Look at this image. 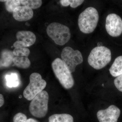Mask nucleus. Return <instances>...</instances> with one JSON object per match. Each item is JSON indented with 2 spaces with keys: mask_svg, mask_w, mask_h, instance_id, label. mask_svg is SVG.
I'll list each match as a JSON object with an SVG mask.
<instances>
[{
  "mask_svg": "<svg viewBox=\"0 0 122 122\" xmlns=\"http://www.w3.org/2000/svg\"><path fill=\"white\" fill-rule=\"evenodd\" d=\"M120 114V109L112 105L105 110L99 111L97 116L99 122H117Z\"/></svg>",
  "mask_w": 122,
  "mask_h": 122,
  "instance_id": "1a4fd4ad",
  "label": "nucleus"
},
{
  "mask_svg": "<svg viewBox=\"0 0 122 122\" xmlns=\"http://www.w3.org/2000/svg\"><path fill=\"white\" fill-rule=\"evenodd\" d=\"M16 37L17 41L14 43L15 48H26L33 45L36 39V35L30 31L20 30L17 33Z\"/></svg>",
  "mask_w": 122,
  "mask_h": 122,
  "instance_id": "9d476101",
  "label": "nucleus"
},
{
  "mask_svg": "<svg viewBox=\"0 0 122 122\" xmlns=\"http://www.w3.org/2000/svg\"><path fill=\"white\" fill-rule=\"evenodd\" d=\"M13 63L16 66L22 69H27L30 65V62L28 57L15 56Z\"/></svg>",
  "mask_w": 122,
  "mask_h": 122,
  "instance_id": "2eb2a0df",
  "label": "nucleus"
},
{
  "mask_svg": "<svg viewBox=\"0 0 122 122\" xmlns=\"http://www.w3.org/2000/svg\"><path fill=\"white\" fill-rule=\"evenodd\" d=\"M27 122H38L37 120H36V119H34L32 118H29L27 120Z\"/></svg>",
  "mask_w": 122,
  "mask_h": 122,
  "instance_id": "b1692460",
  "label": "nucleus"
},
{
  "mask_svg": "<svg viewBox=\"0 0 122 122\" xmlns=\"http://www.w3.org/2000/svg\"><path fill=\"white\" fill-rule=\"evenodd\" d=\"M52 66L55 76L63 87L69 89L73 87L74 81L72 73L61 59L56 58L52 62Z\"/></svg>",
  "mask_w": 122,
  "mask_h": 122,
  "instance_id": "7ed1b4c3",
  "label": "nucleus"
},
{
  "mask_svg": "<svg viewBox=\"0 0 122 122\" xmlns=\"http://www.w3.org/2000/svg\"><path fill=\"white\" fill-rule=\"evenodd\" d=\"M21 4L24 6L29 7L32 9H37L40 8L42 4L41 0H22Z\"/></svg>",
  "mask_w": 122,
  "mask_h": 122,
  "instance_id": "a211bd4d",
  "label": "nucleus"
},
{
  "mask_svg": "<svg viewBox=\"0 0 122 122\" xmlns=\"http://www.w3.org/2000/svg\"><path fill=\"white\" fill-rule=\"evenodd\" d=\"M32 9L22 5L17 7L13 12V16L15 20L19 21H25L30 20L33 16Z\"/></svg>",
  "mask_w": 122,
  "mask_h": 122,
  "instance_id": "9b49d317",
  "label": "nucleus"
},
{
  "mask_svg": "<svg viewBox=\"0 0 122 122\" xmlns=\"http://www.w3.org/2000/svg\"><path fill=\"white\" fill-rule=\"evenodd\" d=\"M114 83L117 89L122 92V74L118 76L115 79Z\"/></svg>",
  "mask_w": 122,
  "mask_h": 122,
  "instance_id": "4be33fe9",
  "label": "nucleus"
},
{
  "mask_svg": "<svg viewBox=\"0 0 122 122\" xmlns=\"http://www.w3.org/2000/svg\"><path fill=\"white\" fill-rule=\"evenodd\" d=\"M111 50L105 46H97L91 50L88 56L89 65L94 69L100 70L104 68L111 61Z\"/></svg>",
  "mask_w": 122,
  "mask_h": 122,
  "instance_id": "f03ea898",
  "label": "nucleus"
},
{
  "mask_svg": "<svg viewBox=\"0 0 122 122\" xmlns=\"http://www.w3.org/2000/svg\"><path fill=\"white\" fill-rule=\"evenodd\" d=\"M4 103V96L1 94H0V107H1Z\"/></svg>",
  "mask_w": 122,
  "mask_h": 122,
  "instance_id": "5701e85b",
  "label": "nucleus"
},
{
  "mask_svg": "<svg viewBox=\"0 0 122 122\" xmlns=\"http://www.w3.org/2000/svg\"><path fill=\"white\" fill-rule=\"evenodd\" d=\"M30 82L23 92L24 97L32 100L38 94L43 91L46 86V82L37 73H32L30 76Z\"/></svg>",
  "mask_w": 122,
  "mask_h": 122,
  "instance_id": "423d86ee",
  "label": "nucleus"
},
{
  "mask_svg": "<svg viewBox=\"0 0 122 122\" xmlns=\"http://www.w3.org/2000/svg\"><path fill=\"white\" fill-rule=\"evenodd\" d=\"M1 2H5V8L6 10L9 12H13L14 10L17 7L20 6L21 3V0H0Z\"/></svg>",
  "mask_w": 122,
  "mask_h": 122,
  "instance_id": "dca6fc26",
  "label": "nucleus"
},
{
  "mask_svg": "<svg viewBox=\"0 0 122 122\" xmlns=\"http://www.w3.org/2000/svg\"><path fill=\"white\" fill-rule=\"evenodd\" d=\"M15 56L28 57L30 52L28 48H16L13 51Z\"/></svg>",
  "mask_w": 122,
  "mask_h": 122,
  "instance_id": "aec40b11",
  "label": "nucleus"
},
{
  "mask_svg": "<svg viewBox=\"0 0 122 122\" xmlns=\"http://www.w3.org/2000/svg\"><path fill=\"white\" fill-rule=\"evenodd\" d=\"M99 19L97 10L94 7H88L79 16L78 23L79 29L85 34L93 32L97 27Z\"/></svg>",
  "mask_w": 122,
  "mask_h": 122,
  "instance_id": "f257e3e1",
  "label": "nucleus"
},
{
  "mask_svg": "<svg viewBox=\"0 0 122 122\" xmlns=\"http://www.w3.org/2000/svg\"><path fill=\"white\" fill-rule=\"evenodd\" d=\"M46 32L55 43L63 46L69 41L71 34L68 26L58 22H52L47 26Z\"/></svg>",
  "mask_w": 122,
  "mask_h": 122,
  "instance_id": "20e7f679",
  "label": "nucleus"
},
{
  "mask_svg": "<svg viewBox=\"0 0 122 122\" xmlns=\"http://www.w3.org/2000/svg\"><path fill=\"white\" fill-rule=\"evenodd\" d=\"M27 117L22 113L16 114L13 118V122H27Z\"/></svg>",
  "mask_w": 122,
  "mask_h": 122,
  "instance_id": "412c9836",
  "label": "nucleus"
},
{
  "mask_svg": "<svg viewBox=\"0 0 122 122\" xmlns=\"http://www.w3.org/2000/svg\"><path fill=\"white\" fill-rule=\"evenodd\" d=\"M49 96L48 92L43 91L31 100L29 110L30 114L36 117L45 116L48 111Z\"/></svg>",
  "mask_w": 122,
  "mask_h": 122,
  "instance_id": "39448f33",
  "label": "nucleus"
},
{
  "mask_svg": "<svg viewBox=\"0 0 122 122\" xmlns=\"http://www.w3.org/2000/svg\"><path fill=\"white\" fill-rule=\"evenodd\" d=\"M83 0H61V5L64 7H67L69 5L73 8H75L81 5L84 2Z\"/></svg>",
  "mask_w": 122,
  "mask_h": 122,
  "instance_id": "6ab92c4d",
  "label": "nucleus"
},
{
  "mask_svg": "<svg viewBox=\"0 0 122 122\" xmlns=\"http://www.w3.org/2000/svg\"><path fill=\"white\" fill-rule=\"evenodd\" d=\"M110 73L114 77L122 74V56L117 57L109 69Z\"/></svg>",
  "mask_w": 122,
  "mask_h": 122,
  "instance_id": "ddd939ff",
  "label": "nucleus"
},
{
  "mask_svg": "<svg viewBox=\"0 0 122 122\" xmlns=\"http://www.w3.org/2000/svg\"><path fill=\"white\" fill-rule=\"evenodd\" d=\"M15 57L13 52L9 50H4L1 53L0 58V67H8L13 62Z\"/></svg>",
  "mask_w": 122,
  "mask_h": 122,
  "instance_id": "f8f14e48",
  "label": "nucleus"
},
{
  "mask_svg": "<svg viewBox=\"0 0 122 122\" xmlns=\"http://www.w3.org/2000/svg\"><path fill=\"white\" fill-rule=\"evenodd\" d=\"M7 85L9 87H16L19 84V80L17 75L15 73L8 75L5 77Z\"/></svg>",
  "mask_w": 122,
  "mask_h": 122,
  "instance_id": "f3484780",
  "label": "nucleus"
},
{
  "mask_svg": "<svg viewBox=\"0 0 122 122\" xmlns=\"http://www.w3.org/2000/svg\"><path fill=\"white\" fill-rule=\"evenodd\" d=\"M49 122H74V119L69 114H54L50 116Z\"/></svg>",
  "mask_w": 122,
  "mask_h": 122,
  "instance_id": "4468645a",
  "label": "nucleus"
},
{
  "mask_svg": "<svg viewBox=\"0 0 122 122\" xmlns=\"http://www.w3.org/2000/svg\"><path fill=\"white\" fill-rule=\"evenodd\" d=\"M106 30L109 35L117 37L122 33V20L119 15L112 13L107 15L106 19Z\"/></svg>",
  "mask_w": 122,
  "mask_h": 122,
  "instance_id": "6e6552de",
  "label": "nucleus"
},
{
  "mask_svg": "<svg viewBox=\"0 0 122 122\" xmlns=\"http://www.w3.org/2000/svg\"><path fill=\"white\" fill-rule=\"evenodd\" d=\"M61 60L71 73L75 72L76 66L82 63V55L79 51L75 50L69 46L63 48L61 53Z\"/></svg>",
  "mask_w": 122,
  "mask_h": 122,
  "instance_id": "0eeeda50",
  "label": "nucleus"
}]
</instances>
